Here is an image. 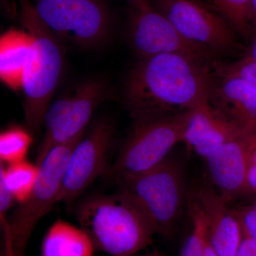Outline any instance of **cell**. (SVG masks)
Here are the masks:
<instances>
[{"label": "cell", "mask_w": 256, "mask_h": 256, "mask_svg": "<svg viewBox=\"0 0 256 256\" xmlns=\"http://www.w3.org/2000/svg\"><path fill=\"white\" fill-rule=\"evenodd\" d=\"M210 67L178 54L139 60L128 74L124 106L132 121L194 110L208 102Z\"/></svg>", "instance_id": "1"}, {"label": "cell", "mask_w": 256, "mask_h": 256, "mask_svg": "<svg viewBox=\"0 0 256 256\" xmlns=\"http://www.w3.org/2000/svg\"><path fill=\"white\" fill-rule=\"evenodd\" d=\"M75 215L96 249L111 256H134L149 246L156 234L140 208L120 191L84 198Z\"/></svg>", "instance_id": "2"}, {"label": "cell", "mask_w": 256, "mask_h": 256, "mask_svg": "<svg viewBox=\"0 0 256 256\" xmlns=\"http://www.w3.org/2000/svg\"><path fill=\"white\" fill-rule=\"evenodd\" d=\"M21 21L30 38L28 60L24 72V112L32 132L44 124L45 114L58 87L64 69L60 40L37 14L30 0H18Z\"/></svg>", "instance_id": "3"}, {"label": "cell", "mask_w": 256, "mask_h": 256, "mask_svg": "<svg viewBox=\"0 0 256 256\" xmlns=\"http://www.w3.org/2000/svg\"><path fill=\"white\" fill-rule=\"evenodd\" d=\"M124 192L140 208L156 234L171 236L188 196L180 160L170 154L154 168L120 182Z\"/></svg>", "instance_id": "4"}, {"label": "cell", "mask_w": 256, "mask_h": 256, "mask_svg": "<svg viewBox=\"0 0 256 256\" xmlns=\"http://www.w3.org/2000/svg\"><path fill=\"white\" fill-rule=\"evenodd\" d=\"M85 133L70 142L56 146L38 165V176L31 194L15 208L8 218V225L3 228V252L14 256H25L35 227L58 203L69 159Z\"/></svg>", "instance_id": "5"}, {"label": "cell", "mask_w": 256, "mask_h": 256, "mask_svg": "<svg viewBox=\"0 0 256 256\" xmlns=\"http://www.w3.org/2000/svg\"><path fill=\"white\" fill-rule=\"evenodd\" d=\"M192 110L133 121L108 176L116 183L154 168L183 142Z\"/></svg>", "instance_id": "6"}, {"label": "cell", "mask_w": 256, "mask_h": 256, "mask_svg": "<svg viewBox=\"0 0 256 256\" xmlns=\"http://www.w3.org/2000/svg\"><path fill=\"white\" fill-rule=\"evenodd\" d=\"M37 14L60 40L84 48L105 44L112 18L104 0H33Z\"/></svg>", "instance_id": "7"}, {"label": "cell", "mask_w": 256, "mask_h": 256, "mask_svg": "<svg viewBox=\"0 0 256 256\" xmlns=\"http://www.w3.org/2000/svg\"><path fill=\"white\" fill-rule=\"evenodd\" d=\"M110 92L105 79L89 78L80 82L70 95L50 104L44 120L46 132L37 150V166L56 146L86 132L96 108L107 100Z\"/></svg>", "instance_id": "8"}, {"label": "cell", "mask_w": 256, "mask_h": 256, "mask_svg": "<svg viewBox=\"0 0 256 256\" xmlns=\"http://www.w3.org/2000/svg\"><path fill=\"white\" fill-rule=\"evenodd\" d=\"M130 4L128 40L139 60L170 54L205 63L213 62L210 60L215 53L183 36L150 2L134 0Z\"/></svg>", "instance_id": "9"}, {"label": "cell", "mask_w": 256, "mask_h": 256, "mask_svg": "<svg viewBox=\"0 0 256 256\" xmlns=\"http://www.w3.org/2000/svg\"><path fill=\"white\" fill-rule=\"evenodd\" d=\"M150 3L190 41L215 54L238 48V34L214 6L200 0H153Z\"/></svg>", "instance_id": "10"}, {"label": "cell", "mask_w": 256, "mask_h": 256, "mask_svg": "<svg viewBox=\"0 0 256 256\" xmlns=\"http://www.w3.org/2000/svg\"><path fill=\"white\" fill-rule=\"evenodd\" d=\"M114 134L116 126L109 118L100 117L92 122L69 159L58 202L72 206L96 178L107 172Z\"/></svg>", "instance_id": "11"}, {"label": "cell", "mask_w": 256, "mask_h": 256, "mask_svg": "<svg viewBox=\"0 0 256 256\" xmlns=\"http://www.w3.org/2000/svg\"><path fill=\"white\" fill-rule=\"evenodd\" d=\"M201 210L207 227V239L220 256H236L244 238L236 210L215 188L197 185L188 194Z\"/></svg>", "instance_id": "12"}, {"label": "cell", "mask_w": 256, "mask_h": 256, "mask_svg": "<svg viewBox=\"0 0 256 256\" xmlns=\"http://www.w3.org/2000/svg\"><path fill=\"white\" fill-rule=\"evenodd\" d=\"M256 146V131L246 132L205 159L214 186L230 204L246 194L248 164Z\"/></svg>", "instance_id": "13"}, {"label": "cell", "mask_w": 256, "mask_h": 256, "mask_svg": "<svg viewBox=\"0 0 256 256\" xmlns=\"http://www.w3.org/2000/svg\"><path fill=\"white\" fill-rule=\"evenodd\" d=\"M208 102L242 129L256 131V88L245 79L210 72Z\"/></svg>", "instance_id": "14"}, {"label": "cell", "mask_w": 256, "mask_h": 256, "mask_svg": "<svg viewBox=\"0 0 256 256\" xmlns=\"http://www.w3.org/2000/svg\"><path fill=\"white\" fill-rule=\"evenodd\" d=\"M246 132L250 131L232 122L207 102L192 110L183 142L190 151L205 160L226 143Z\"/></svg>", "instance_id": "15"}, {"label": "cell", "mask_w": 256, "mask_h": 256, "mask_svg": "<svg viewBox=\"0 0 256 256\" xmlns=\"http://www.w3.org/2000/svg\"><path fill=\"white\" fill-rule=\"evenodd\" d=\"M30 47V36L24 30L11 28L0 38V78L13 90L22 88Z\"/></svg>", "instance_id": "16"}, {"label": "cell", "mask_w": 256, "mask_h": 256, "mask_svg": "<svg viewBox=\"0 0 256 256\" xmlns=\"http://www.w3.org/2000/svg\"><path fill=\"white\" fill-rule=\"evenodd\" d=\"M96 248L80 227L57 220L47 230L42 244V256H94Z\"/></svg>", "instance_id": "17"}, {"label": "cell", "mask_w": 256, "mask_h": 256, "mask_svg": "<svg viewBox=\"0 0 256 256\" xmlns=\"http://www.w3.org/2000/svg\"><path fill=\"white\" fill-rule=\"evenodd\" d=\"M38 166L26 160L8 164H0V174L18 204L22 203L30 196L36 183Z\"/></svg>", "instance_id": "18"}, {"label": "cell", "mask_w": 256, "mask_h": 256, "mask_svg": "<svg viewBox=\"0 0 256 256\" xmlns=\"http://www.w3.org/2000/svg\"><path fill=\"white\" fill-rule=\"evenodd\" d=\"M214 6L228 20L238 34L250 40L256 26L252 0H212Z\"/></svg>", "instance_id": "19"}, {"label": "cell", "mask_w": 256, "mask_h": 256, "mask_svg": "<svg viewBox=\"0 0 256 256\" xmlns=\"http://www.w3.org/2000/svg\"><path fill=\"white\" fill-rule=\"evenodd\" d=\"M31 134L18 127H12L0 134V160L1 162L12 164L25 160L31 146Z\"/></svg>", "instance_id": "20"}, {"label": "cell", "mask_w": 256, "mask_h": 256, "mask_svg": "<svg viewBox=\"0 0 256 256\" xmlns=\"http://www.w3.org/2000/svg\"><path fill=\"white\" fill-rule=\"evenodd\" d=\"M188 205L192 220V230L180 256H203L207 238L206 220L196 202L188 197Z\"/></svg>", "instance_id": "21"}, {"label": "cell", "mask_w": 256, "mask_h": 256, "mask_svg": "<svg viewBox=\"0 0 256 256\" xmlns=\"http://www.w3.org/2000/svg\"><path fill=\"white\" fill-rule=\"evenodd\" d=\"M212 68L218 73L237 76L250 82L256 88V63L246 56L233 63L213 60Z\"/></svg>", "instance_id": "22"}, {"label": "cell", "mask_w": 256, "mask_h": 256, "mask_svg": "<svg viewBox=\"0 0 256 256\" xmlns=\"http://www.w3.org/2000/svg\"><path fill=\"white\" fill-rule=\"evenodd\" d=\"M244 232V237L256 242V213L250 205L235 208Z\"/></svg>", "instance_id": "23"}, {"label": "cell", "mask_w": 256, "mask_h": 256, "mask_svg": "<svg viewBox=\"0 0 256 256\" xmlns=\"http://www.w3.org/2000/svg\"><path fill=\"white\" fill-rule=\"evenodd\" d=\"M16 202L12 193L5 182L2 175L0 174V222L4 228L8 224V213Z\"/></svg>", "instance_id": "24"}, {"label": "cell", "mask_w": 256, "mask_h": 256, "mask_svg": "<svg viewBox=\"0 0 256 256\" xmlns=\"http://www.w3.org/2000/svg\"><path fill=\"white\" fill-rule=\"evenodd\" d=\"M246 194L256 196V146L250 154L248 164Z\"/></svg>", "instance_id": "25"}, {"label": "cell", "mask_w": 256, "mask_h": 256, "mask_svg": "<svg viewBox=\"0 0 256 256\" xmlns=\"http://www.w3.org/2000/svg\"><path fill=\"white\" fill-rule=\"evenodd\" d=\"M236 256H256V242L244 237Z\"/></svg>", "instance_id": "26"}, {"label": "cell", "mask_w": 256, "mask_h": 256, "mask_svg": "<svg viewBox=\"0 0 256 256\" xmlns=\"http://www.w3.org/2000/svg\"><path fill=\"white\" fill-rule=\"evenodd\" d=\"M250 41V46H249L247 54L245 56L254 60V62L256 63V26L254 32H252Z\"/></svg>", "instance_id": "27"}, {"label": "cell", "mask_w": 256, "mask_h": 256, "mask_svg": "<svg viewBox=\"0 0 256 256\" xmlns=\"http://www.w3.org/2000/svg\"><path fill=\"white\" fill-rule=\"evenodd\" d=\"M203 256H220L215 252L214 249L212 247L208 239L206 238V244H205Z\"/></svg>", "instance_id": "28"}, {"label": "cell", "mask_w": 256, "mask_h": 256, "mask_svg": "<svg viewBox=\"0 0 256 256\" xmlns=\"http://www.w3.org/2000/svg\"><path fill=\"white\" fill-rule=\"evenodd\" d=\"M164 256L163 255L162 252H151V254H144V255H141V256Z\"/></svg>", "instance_id": "29"}, {"label": "cell", "mask_w": 256, "mask_h": 256, "mask_svg": "<svg viewBox=\"0 0 256 256\" xmlns=\"http://www.w3.org/2000/svg\"><path fill=\"white\" fill-rule=\"evenodd\" d=\"M249 205H250V207L252 208V210H254L256 213V196H255V198H254V201H252Z\"/></svg>", "instance_id": "30"}, {"label": "cell", "mask_w": 256, "mask_h": 256, "mask_svg": "<svg viewBox=\"0 0 256 256\" xmlns=\"http://www.w3.org/2000/svg\"><path fill=\"white\" fill-rule=\"evenodd\" d=\"M252 10H254V14L256 20V0H252Z\"/></svg>", "instance_id": "31"}, {"label": "cell", "mask_w": 256, "mask_h": 256, "mask_svg": "<svg viewBox=\"0 0 256 256\" xmlns=\"http://www.w3.org/2000/svg\"><path fill=\"white\" fill-rule=\"evenodd\" d=\"M1 256H14L10 255V254H6V252H1Z\"/></svg>", "instance_id": "32"}, {"label": "cell", "mask_w": 256, "mask_h": 256, "mask_svg": "<svg viewBox=\"0 0 256 256\" xmlns=\"http://www.w3.org/2000/svg\"><path fill=\"white\" fill-rule=\"evenodd\" d=\"M130 1H134V0H129V2H130ZM146 1L152 2V1H153V0H146Z\"/></svg>", "instance_id": "33"}]
</instances>
